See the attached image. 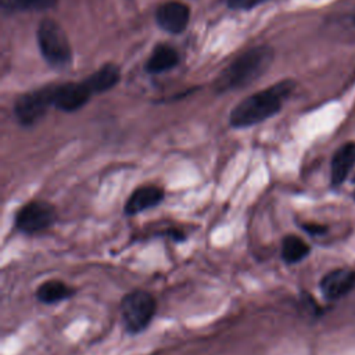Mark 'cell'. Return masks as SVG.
Returning <instances> with one entry per match:
<instances>
[{"label": "cell", "instance_id": "cell-1", "mask_svg": "<svg viewBox=\"0 0 355 355\" xmlns=\"http://www.w3.org/2000/svg\"><path fill=\"white\" fill-rule=\"evenodd\" d=\"M294 89L295 82L293 79H283L263 90L252 93L232 110L229 115L230 126L243 129L272 118L282 110L284 101L293 94Z\"/></svg>", "mask_w": 355, "mask_h": 355}, {"label": "cell", "instance_id": "cell-2", "mask_svg": "<svg viewBox=\"0 0 355 355\" xmlns=\"http://www.w3.org/2000/svg\"><path fill=\"white\" fill-rule=\"evenodd\" d=\"M273 58V49L266 44L244 51L220 72L214 83V89L218 93H223L251 85L268 71Z\"/></svg>", "mask_w": 355, "mask_h": 355}, {"label": "cell", "instance_id": "cell-3", "mask_svg": "<svg viewBox=\"0 0 355 355\" xmlns=\"http://www.w3.org/2000/svg\"><path fill=\"white\" fill-rule=\"evenodd\" d=\"M37 46L46 62L55 69H65L72 62V49L62 26L51 19L40 21L36 32Z\"/></svg>", "mask_w": 355, "mask_h": 355}, {"label": "cell", "instance_id": "cell-4", "mask_svg": "<svg viewBox=\"0 0 355 355\" xmlns=\"http://www.w3.org/2000/svg\"><path fill=\"white\" fill-rule=\"evenodd\" d=\"M157 312L154 295L146 290H132L121 300V318L129 334L144 331Z\"/></svg>", "mask_w": 355, "mask_h": 355}, {"label": "cell", "instance_id": "cell-5", "mask_svg": "<svg viewBox=\"0 0 355 355\" xmlns=\"http://www.w3.org/2000/svg\"><path fill=\"white\" fill-rule=\"evenodd\" d=\"M53 107V85L21 94L14 103V115L21 126L29 128L37 123Z\"/></svg>", "mask_w": 355, "mask_h": 355}, {"label": "cell", "instance_id": "cell-6", "mask_svg": "<svg viewBox=\"0 0 355 355\" xmlns=\"http://www.w3.org/2000/svg\"><path fill=\"white\" fill-rule=\"evenodd\" d=\"M55 219L57 212L53 204L43 200H32L15 214V227L24 234H36L47 230Z\"/></svg>", "mask_w": 355, "mask_h": 355}, {"label": "cell", "instance_id": "cell-7", "mask_svg": "<svg viewBox=\"0 0 355 355\" xmlns=\"http://www.w3.org/2000/svg\"><path fill=\"white\" fill-rule=\"evenodd\" d=\"M93 92L87 82H65L53 85V107L64 112H73L80 110L90 98Z\"/></svg>", "mask_w": 355, "mask_h": 355}, {"label": "cell", "instance_id": "cell-8", "mask_svg": "<svg viewBox=\"0 0 355 355\" xmlns=\"http://www.w3.org/2000/svg\"><path fill=\"white\" fill-rule=\"evenodd\" d=\"M155 21L169 33H182L190 21V8L182 1H165L155 11Z\"/></svg>", "mask_w": 355, "mask_h": 355}, {"label": "cell", "instance_id": "cell-9", "mask_svg": "<svg viewBox=\"0 0 355 355\" xmlns=\"http://www.w3.org/2000/svg\"><path fill=\"white\" fill-rule=\"evenodd\" d=\"M165 198V191L155 184H146L135 189L128 197L123 212L128 216H135L143 211L158 207Z\"/></svg>", "mask_w": 355, "mask_h": 355}, {"label": "cell", "instance_id": "cell-10", "mask_svg": "<svg viewBox=\"0 0 355 355\" xmlns=\"http://www.w3.org/2000/svg\"><path fill=\"white\" fill-rule=\"evenodd\" d=\"M355 286V272L349 269H336L320 280L322 294L327 300H338L348 294Z\"/></svg>", "mask_w": 355, "mask_h": 355}, {"label": "cell", "instance_id": "cell-11", "mask_svg": "<svg viewBox=\"0 0 355 355\" xmlns=\"http://www.w3.org/2000/svg\"><path fill=\"white\" fill-rule=\"evenodd\" d=\"M355 166V141H347L338 147L331 158V184L341 186Z\"/></svg>", "mask_w": 355, "mask_h": 355}, {"label": "cell", "instance_id": "cell-12", "mask_svg": "<svg viewBox=\"0 0 355 355\" xmlns=\"http://www.w3.org/2000/svg\"><path fill=\"white\" fill-rule=\"evenodd\" d=\"M76 294V288L58 279H50L43 282L35 291V297L44 305L58 304L69 300Z\"/></svg>", "mask_w": 355, "mask_h": 355}, {"label": "cell", "instance_id": "cell-13", "mask_svg": "<svg viewBox=\"0 0 355 355\" xmlns=\"http://www.w3.org/2000/svg\"><path fill=\"white\" fill-rule=\"evenodd\" d=\"M178 62L179 53L176 51V49L169 44L159 43L153 49L150 57L144 64V68L148 73H162L175 68Z\"/></svg>", "mask_w": 355, "mask_h": 355}, {"label": "cell", "instance_id": "cell-14", "mask_svg": "<svg viewBox=\"0 0 355 355\" xmlns=\"http://www.w3.org/2000/svg\"><path fill=\"white\" fill-rule=\"evenodd\" d=\"M93 94H100L111 90L121 80V69L115 64H105L85 79Z\"/></svg>", "mask_w": 355, "mask_h": 355}, {"label": "cell", "instance_id": "cell-15", "mask_svg": "<svg viewBox=\"0 0 355 355\" xmlns=\"http://www.w3.org/2000/svg\"><path fill=\"white\" fill-rule=\"evenodd\" d=\"M309 252L308 243L295 234H288L282 241V258L286 263H297L306 258Z\"/></svg>", "mask_w": 355, "mask_h": 355}, {"label": "cell", "instance_id": "cell-16", "mask_svg": "<svg viewBox=\"0 0 355 355\" xmlns=\"http://www.w3.org/2000/svg\"><path fill=\"white\" fill-rule=\"evenodd\" d=\"M57 0H1V7L6 11H46L53 8Z\"/></svg>", "mask_w": 355, "mask_h": 355}, {"label": "cell", "instance_id": "cell-17", "mask_svg": "<svg viewBox=\"0 0 355 355\" xmlns=\"http://www.w3.org/2000/svg\"><path fill=\"white\" fill-rule=\"evenodd\" d=\"M268 0H226V4L232 10H251Z\"/></svg>", "mask_w": 355, "mask_h": 355}, {"label": "cell", "instance_id": "cell-18", "mask_svg": "<svg viewBox=\"0 0 355 355\" xmlns=\"http://www.w3.org/2000/svg\"><path fill=\"white\" fill-rule=\"evenodd\" d=\"M301 227L305 230V232H308L309 234H322V233H324L326 232V227L324 226H322V225H318V223H301Z\"/></svg>", "mask_w": 355, "mask_h": 355}, {"label": "cell", "instance_id": "cell-19", "mask_svg": "<svg viewBox=\"0 0 355 355\" xmlns=\"http://www.w3.org/2000/svg\"><path fill=\"white\" fill-rule=\"evenodd\" d=\"M354 183H355V178H354Z\"/></svg>", "mask_w": 355, "mask_h": 355}]
</instances>
